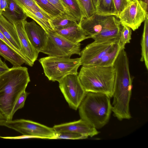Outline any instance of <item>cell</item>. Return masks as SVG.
I'll list each match as a JSON object with an SVG mask.
<instances>
[{
    "label": "cell",
    "instance_id": "7402d4cb",
    "mask_svg": "<svg viewBox=\"0 0 148 148\" xmlns=\"http://www.w3.org/2000/svg\"><path fill=\"white\" fill-rule=\"evenodd\" d=\"M96 13L104 16L118 14L113 0H98Z\"/></svg>",
    "mask_w": 148,
    "mask_h": 148
},
{
    "label": "cell",
    "instance_id": "2e32d148",
    "mask_svg": "<svg viewBox=\"0 0 148 148\" xmlns=\"http://www.w3.org/2000/svg\"><path fill=\"white\" fill-rule=\"evenodd\" d=\"M0 31L13 46L21 52V46L14 25L2 14L0 15Z\"/></svg>",
    "mask_w": 148,
    "mask_h": 148
},
{
    "label": "cell",
    "instance_id": "4316f807",
    "mask_svg": "<svg viewBox=\"0 0 148 148\" xmlns=\"http://www.w3.org/2000/svg\"><path fill=\"white\" fill-rule=\"evenodd\" d=\"M23 11L29 10L32 8H35L45 15L50 19V16L42 9L36 3L34 0H12Z\"/></svg>",
    "mask_w": 148,
    "mask_h": 148
},
{
    "label": "cell",
    "instance_id": "ffe728a7",
    "mask_svg": "<svg viewBox=\"0 0 148 148\" xmlns=\"http://www.w3.org/2000/svg\"><path fill=\"white\" fill-rule=\"evenodd\" d=\"M23 12L27 17L33 19L43 28L46 32L50 30H53L50 22V19L37 9L32 8L24 10Z\"/></svg>",
    "mask_w": 148,
    "mask_h": 148
},
{
    "label": "cell",
    "instance_id": "1f68e13d",
    "mask_svg": "<svg viewBox=\"0 0 148 148\" xmlns=\"http://www.w3.org/2000/svg\"><path fill=\"white\" fill-rule=\"evenodd\" d=\"M47 0L61 12L73 17L62 0Z\"/></svg>",
    "mask_w": 148,
    "mask_h": 148
},
{
    "label": "cell",
    "instance_id": "74e56055",
    "mask_svg": "<svg viewBox=\"0 0 148 148\" xmlns=\"http://www.w3.org/2000/svg\"><path fill=\"white\" fill-rule=\"evenodd\" d=\"M9 69L8 67H0V75L5 72L7 71Z\"/></svg>",
    "mask_w": 148,
    "mask_h": 148
},
{
    "label": "cell",
    "instance_id": "f1b7e54d",
    "mask_svg": "<svg viewBox=\"0 0 148 148\" xmlns=\"http://www.w3.org/2000/svg\"><path fill=\"white\" fill-rule=\"evenodd\" d=\"M84 14L85 18H88L96 13V10L92 0H76Z\"/></svg>",
    "mask_w": 148,
    "mask_h": 148
},
{
    "label": "cell",
    "instance_id": "484cf974",
    "mask_svg": "<svg viewBox=\"0 0 148 148\" xmlns=\"http://www.w3.org/2000/svg\"><path fill=\"white\" fill-rule=\"evenodd\" d=\"M38 5L51 18L60 15L62 13L47 0H34Z\"/></svg>",
    "mask_w": 148,
    "mask_h": 148
},
{
    "label": "cell",
    "instance_id": "44dd1931",
    "mask_svg": "<svg viewBox=\"0 0 148 148\" xmlns=\"http://www.w3.org/2000/svg\"><path fill=\"white\" fill-rule=\"evenodd\" d=\"M50 20L54 31L78 24L75 18L63 13L51 18Z\"/></svg>",
    "mask_w": 148,
    "mask_h": 148
},
{
    "label": "cell",
    "instance_id": "e0dca14e",
    "mask_svg": "<svg viewBox=\"0 0 148 148\" xmlns=\"http://www.w3.org/2000/svg\"><path fill=\"white\" fill-rule=\"evenodd\" d=\"M69 41L73 43H79L90 38L79 24L54 31Z\"/></svg>",
    "mask_w": 148,
    "mask_h": 148
},
{
    "label": "cell",
    "instance_id": "3957f363",
    "mask_svg": "<svg viewBox=\"0 0 148 148\" xmlns=\"http://www.w3.org/2000/svg\"><path fill=\"white\" fill-rule=\"evenodd\" d=\"M113 66H82L78 74L80 83L86 92L104 94L112 97L115 77Z\"/></svg>",
    "mask_w": 148,
    "mask_h": 148
},
{
    "label": "cell",
    "instance_id": "f546056e",
    "mask_svg": "<svg viewBox=\"0 0 148 148\" xmlns=\"http://www.w3.org/2000/svg\"><path fill=\"white\" fill-rule=\"evenodd\" d=\"M28 94V93L25 90L20 94L12 110L11 116L12 118L15 112L18 110L23 107Z\"/></svg>",
    "mask_w": 148,
    "mask_h": 148
},
{
    "label": "cell",
    "instance_id": "8992f818",
    "mask_svg": "<svg viewBox=\"0 0 148 148\" xmlns=\"http://www.w3.org/2000/svg\"><path fill=\"white\" fill-rule=\"evenodd\" d=\"M47 33L48 39L46 45L41 52L48 56L71 58L74 54L80 56L81 44L73 43L56 33L50 30Z\"/></svg>",
    "mask_w": 148,
    "mask_h": 148
},
{
    "label": "cell",
    "instance_id": "5bb4252c",
    "mask_svg": "<svg viewBox=\"0 0 148 148\" xmlns=\"http://www.w3.org/2000/svg\"><path fill=\"white\" fill-rule=\"evenodd\" d=\"M108 16L95 13L89 18H83L79 24L87 36L92 38L101 31Z\"/></svg>",
    "mask_w": 148,
    "mask_h": 148
},
{
    "label": "cell",
    "instance_id": "277c9868",
    "mask_svg": "<svg viewBox=\"0 0 148 148\" xmlns=\"http://www.w3.org/2000/svg\"><path fill=\"white\" fill-rule=\"evenodd\" d=\"M132 80L130 74L119 71L115 76L112 104L113 115L119 121L130 119L132 116L130 102L132 95Z\"/></svg>",
    "mask_w": 148,
    "mask_h": 148
},
{
    "label": "cell",
    "instance_id": "603a6c76",
    "mask_svg": "<svg viewBox=\"0 0 148 148\" xmlns=\"http://www.w3.org/2000/svg\"><path fill=\"white\" fill-rule=\"evenodd\" d=\"M143 31L141 42V58L140 61L144 62L146 69H148V17L144 21Z\"/></svg>",
    "mask_w": 148,
    "mask_h": 148
},
{
    "label": "cell",
    "instance_id": "d6a6232c",
    "mask_svg": "<svg viewBox=\"0 0 148 148\" xmlns=\"http://www.w3.org/2000/svg\"><path fill=\"white\" fill-rule=\"evenodd\" d=\"M113 1L117 13V15H118L120 14L132 2V0H113Z\"/></svg>",
    "mask_w": 148,
    "mask_h": 148
},
{
    "label": "cell",
    "instance_id": "30bf717a",
    "mask_svg": "<svg viewBox=\"0 0 148 148\" xmlns=\"http://www.w3.org/2000/svg\"><path fill=\"white\" fill-rule=\"evenodd\" d=\"M116 17L119 18L121 25L126 26L134 31L138 28L148 17V8L136 1L132 0L123 11Z\"/></svg>",
    "mask_w": 148,
    "mask_h": 148
},
{
    "label": "cell",
    "instance_id": "4fadbf2b",
    "mask_svg": "<svg viewBox=\"0 0 148 148\" xmlns=\"http://www.w3.org/2000/svg\"><path fill=\"white\" fill-rule=\"evenodd\" d=\"M26 21H19L13 24L16 29L21 46V52L33 65L37 59L39 52L32 46L27 36L24 27Z\"/></svg>",
    "mask_w": 148,
    "mask_h": 148
},
{
    "label": "cell",
    "instance_id": "7c38bea8",
    "mask_svg": "<svg viewBox=\"0 0 148 148\" xmlns=\"http://www.w3.org/2000/svg\"><path fill=\"white\" fill-rule=\"evenodd\" d=\"M57 132H69L85 136L92 137L99 132L94 127L85 121L80 119L73 122L55 125L53 127Z\"/></svg>",
    "mask_w": 148,
    "mask_h": 148
},
{
    "label": "cell",
    "instance_id": "4dcf8cb0",
    "mask_svg": "<svg viewBox=\"0 0 148 148\" xmlns=\"http://www.w3.org/2000/svg\"><path fill=\"white\" fill-rule=\"evenodd\" d=\"M56 139H85L87 138L80 134L69 132H57Z\"/></svg>",
    "mask_w": 148,
    "mask_h": 148
},
{
    "label": "cell",
    "instance_id": "83f0119b",
    "mask_svg": "<svg viewBox=\"0 0 148 148\" xmlns=\"http://www.w3.org/2000/svg\"><path fill=\"white\" fill-rule=\"evenodd\" d=\"M122 26L119 42L121 50L125 49L126 44L130 42L132 34V29L130 27L125 25Z\"/></svg>",
    "mask_w": 148,
    "mask_h": 148
},
{
    "label": "cell",
    "instance_id": "8fae6325",
    "mask_svg": "<svg viewBox=\"0 0 148 148\" xmlns=\"http://www.w3.org/2000/svg\"><path fill=\"white\" fill-rule=\"evenodd\" d=\"M25 29L28 38L34 48L39 53L45 48L48 39V34L41 27L33 20L25 21Z\"/></svg>",
    "mask_w": 148,
    "mask_h": 148
},
{
    "label": "cell",
    "instance_id": "ba28073f",
    "mask_svg": "<svg viewBox=\"0 0 148 148\" xmlns=\"http://www.w3.org/2000/svg\"><path fill=\"white\" fill-rule=\"evenodd\" d=\"M119 38L94 40L81 51V65H94L104 56L119 45Z\"/></svg>",
    "mask_w": 148,
    "mask_h": 148
},
{
    "label": "cell",
    "instance_id": "ac0fdd59",
    "mask_svg": "<svg viewBox=\"0 0 148 148\" xmlns=\"http://www.w3.org/2000/svg\"><path fill=\"white\" fill-rule=\"evenodd\" d=\"M0 56L12 64L13 67L21 66L26 62L22 57L0 39Z\"/></svg>",
    "mask_w": 148,
    "mask_h": 148
},
{
    "label": "cell",
    "instance_id": "cb8c5ba5",
    "mask_svg": "<svg viewBox=\"0 0 148 148\" xmlns=\"http://www.w3.org/2000/svg\"><path fill=\"white\" fill-rule=\"evenodd\" d=\"M71 15L77 20L78 24L85 18L83 11L76 0H62Z\"/></svg>",
    "mask_w": 148,
    "mask_h": 148
},
{
    "label": "cell",
    "instance_id": "5b68a950",
    "mask_svg": "<svg viewBox=\"0 0 148 148\" xmlns=\"http://www.w3.org/2000/svg\"><path fill=\"white\" fill-rule=\"evenodd\" d=\"M39 61L48 79L58 82L69 75L78 74V69L81 65L80 58L48 56L40 58Z\"/></svg>",
    "mask_w": 148,
    "mask_h": 148
},
{
    "label": "cell",
    "instance_id": "f35d334b",
    "mask_svg": "<svg viewBox=\"0 0 148 148\" xmlns=\"http://www.w3.org/2000/svg\"><path fill=\"white\" fill-rule=\"evenodd\" d=\"M0 67H8V66L5 64V63L3 62L1 58H0Z\"/></svg>",
    "mask_w": 148,
    "mask_h": 148
},
{
    "label": "cell",
    "instance_id": "52a82bcc",
    "mask_svg": "<svg viewBox=\"0 0 148 148\" xmlns=\"http://www.w3.org/2000/svg\"><path fill=\"white\" fill-rule=\"evenodd\" d=\"M4 126L15 130L23 135L32 138L56 139L58 133L53 127L23 119L7 121Z\"/></svg>",
    "mask_w": 148,
    "mask_h": 148
},
{
    "label": "cell",
    "instance_id": "d6986e66",
    "mask_svg": "<svg viewBox=\"0 0 148 148\" xmlns=\"http://www.w3.org/2000/svg\"><path fill=\"white\" fill-rule=\"evenodd\" d=\"M1 14L12 24L26 20L27 16L22 9L12 0H8V5Z\"/></svg>",
    "mask_w": 148,
    "mask_h": 148
},
{
    "label": "cell",
    "instance_id": "60d3db41",
    "mask_svg": "<svg viewBox=\"0 0 148 148\" xmlns=\"http://www.w3.org/2000/svg\"><path fill=\"white\" fill-rule=\"evenodd\" d=\"M1 0H0V15L1 14L2 12L1 11V8H0V5H1Z\"/></svg>",
    "mask_w": 148,
    "mask_h": 148
},
{
    "label": "cell",
    "instance_id": "9c48e42d",
    "mask_svg": "<svg viewBox=\"0 0 148 148\" xmlns=\"http://www.w3.org/2000/svg\"><path fill=\"white\" fill-rule=\"evenodd\" d=\"M58 82L60 89L69 107L77 110L86 92L78 74L67 75Z\"/></svg>",
    "mask_w": 148,
    "mask_h": 148
},
{
    "label": "cell",
    "instance_id": "6da1fadb",
    "mask_svg": "<svg viewBox=\"0 0 148 148\" xmlns=\"http://www.w3.org/2000/svg\"><path fill=\"white\" fill-rule=\"evenodd\" d=\"M30 81L26 67H13L0 75V112L7 121L12 120L15 102Z\"/></svg>",
    "mask_w": 148,
    "mask_h": 148
},
{
    "label": "cell",
    "instance_id": "836d02e7",
    "mask_svg": "<svg viewBox=\"0 0 148 148\" xmlns=\"http://www.w3.org/2000/svg\"><path fill=\"white\" fill-rule=\"evenodd\" d=\"M0 39L6 42L12 48L18 53L23 58L26 62V64L30 66H32L33 65L29 61L22 53L20 51H19L16 49L8 40L5 37L3 34L0 31Z\"/></svg>",
    "mask_w": 148,
    "mask_h": 148
},
{
    "label": "cell",
    "instance_id": "9a60e30c",
    "mask_svg": "<svg viewBox=\"0 0 148 148\" xmlns=\"http://www.w3.org/2000/svg\"><path fill=\"white\" fill-rule=\"evenodd\" d=\"M122 26L114 16H109L102 30L92 38L94 40H107L119 38Z\"/></svg>",
    "mask_w": 148,
    "mask_h": 148
},
{
    "label": "cell",
    "instance_id": "8d00e7d4",
    "mask_svg": "<svg viewBox=\"0 0 148 148\" xmlns=\"http://www.w3.org/2000/svg\"><path fill=\"white\" fill-rule=\"evenodd\" d=\"M7 121L6 119L0 112V126H4V124Z\"/></svg>",
    "mask_w": 148,
    "mask_h": 148
},
{
    "label": "cell",
    "instance_id": "e575fe53",
    "mask_svg": "<svg viewBox=\"0 0 148 148\" xmlns=\"http://www.w3.org/2000/svg\"><path fill=\"white\" fill-rule=\"evenodd\" d=\"M8 5V0H1L0 8L2 12L7 7Z\"/></svg>",
    "mask_w": 148,
    "mask_h": 148
},
{
    "label": "cell",
    "instance_id": "d4e9b609",
    "mask_svg": "<svg viewBox=\"0 0 148 148\" xmlns=\"http://www.w3.org/2000/svg\"><path fill=\"white\" fill-rule=\"evenodd\" d=\"M120 50L121 48L119 45L112 51L102 58L94 65L104 67L113 66Z\"/></svg>",
    "mask_w": 148,
    "mask_h": 148
},
{
    "label": "cell",
    "instance_id": "d590c367",
    "mask_svg": "<svg viewBox=\"0 0 148 148\" xmlns=\"http://www.w3.org/2000/svg\"><path fill=\"white\" fill-rule=\"evenodd\" d=\"M145 7L148 8V0H135Z\"/></svg>",
    "mask_w": 148,
    "mask_h": 148
},
{
    "label": "cell",
    "instance_id": "ab89813d",
    "mask_svg": "<svg viewBox=\"0 0 148 148\" xmlns=\"http://www.w3.org/2000/svg\"><path fill=\"white\" fill-rule=\"evenodd\" d=\"M98 1V0H92L93 4L96 10L97 5Z\"/></svg>",
    "mask_w": 148,
    "mask_h": 148
},
{
    "label": "cell",
    "instance_id": "7a4b0ae2",
    "mask_svg": "<svg viewBox=\"0 0 148 148\" xmlns=\"http://www.w3.org/2000/svg\"><path fill=\"white\" fill-rule=\"evenodd\" d=\"M78 109L81 119L100 129L108 123L112 112L110 97L103 93L86 92Z\"/></svg>",
    "mask_w": 148,
    "mask_h": 148
}]
</instances>
